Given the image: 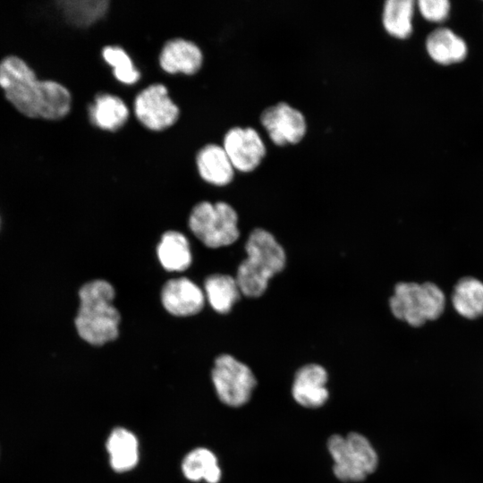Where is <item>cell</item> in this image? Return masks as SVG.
I'll list each match as a JSON object with an SVG mask.
<instances>
[{"instance_id": "1", "label": "cell", "mask_w": 483, "mask_h": 483, "mask_svg": "<svg viewBox=\"0 0 483 483\" xmlns=\"http://www.w3.org/2000/svg\"><path fill=\"white\" fill-rule=\"evenodd\" d=\"M0 87L13 106L30 118L58 120L71 109L67 88L55 80H38L28 64L16 55L0 61Z\"/></svg>"}, {"instance_id": "2", "label": "cell", "mask_w": 483, "mask_h": 483, "mask_svg": "<svg viewBox=\"0 0 483 483\" xmlns=\"http://www.w3.org/2000/svg\"><path fill=\"white\" fill-rule=\"evenodd\" d=\"M114 295L113 285L102 279L88 282L80 287L75 326L85 342L97 346L117 338L121 318L113 304Z\"/></svg>"}, {"instance_id": "3", "label": "cell", "mask_w": 483, "mask_h": 483, "mask_svg": "<svg viewBox=\"0 0 483 483\" xmlns=\"http://www.w3.org/2000/svg\"><path fill=\"white\" fill-rule=\"evenodd\" d=\"M245 251L247 257L239 265L235 279L242 295L257 298L266 292L269 280L284 268L285 251L275 236L262 228L250 233Z\"/></svg>"}, {"instance_id": "4", "label": "cell", "mask_w": 483, "mask_h": 483, "mask_svg": "<svg viewBox=\"0 0 483 483\" xmlns=\"http://www.w3.org/2000/svg\"><path fill=\"white\" fill-rule=\"evenodd\" d=\"M393 315L411 326H421L438 318L445 308V296L436 284L401 282L389 301Z\"/></svg>"}, {"instance_id": "5", "label": "cell", "mask_w": 483, "mask_h": 483, "mask_svg": "<svg viewBox=\"0 0 483 483\" xmlns=\"http://www.w3.org/2000/svg\"><path fill=\"white\" fill-rule=\"evenodd\" d=\"M189 226L208 248H221L235 242L240 235L238 214L225 201H201L191 210Z\"/></svg>"}, {"instance_id": "6", "label": "cell", "mask_w": 483, "mask_h": 483, "mask_svg": "<svg viewBox=\"0 0 483 483\" xmlns=\"http://www.w3.org/2000/svg\"><path fill=\"white\" fill-rule=\"evenodd\" d=\"M327 448L334 461V473L342 481H361L377 468L376 451L360 434L334 435L328 439Z\"/></svg>"}, {"instance_id": "7", "label": "cell", "mask_w": 483, "mask_h": 483, "mask_svg": "<svg viewBox=\"0 0 483 483\" xmlns=\"http://www.w3.org/2000/svg\"><path fill=\"white\" fill-rule=\"evenodd\" d=\"M211 377L218 398L231 407L246 403L257 383L251 369L229 354L215 360Z\"/></svg>"}, {"instance_id": "8", "label": "cell", "mask_w": 483, "mask_h": 483, "mask_svg": "<svg viewBox=\"0 0 483 483\" xmlns=\"http://www.w3.org/2000/svg\"><path fill=\"white\" fill-rule=\"evenodd\" d=\"M259 123L271 142L278 147L300 143L308 131L304 114L284 101L266 107L259 115Z\"/></svg>"}, {"instance_id": "9", "label": "cell", "mask_w": 483, "mask_h": 483, "mask_svg": "<svg viewBox=\"0 0 483 483\" xmlns=\"http://www.w3.org/2000/svg\"><path fill=\"white\" fill-rule=\"evenodd\" d=\"M223 148L235 171L250 173L267 156V146L258 130L251 126L230 128L223 139Z\"/></svg>"}, {"instance_id": "10", "label": "cell", "mask_w": 483, "mask_h": 483, "mask_svg": "<svg viewBox=\"0 0 483 483\" xmlns=\"http://www.w3.org/2000/svg\"><path fill=\"white\" fill-rule=\"evenodd\" d=\"M134 113L148 129L161 131L172 126L178 119L180 110L169 97L166 87L160 83L149 85L134 99Z\"/></svg>"}, {"instance_id": "11", "label": "cell", "mask_w": 483, "mask_h": 483, "mask_svg": "<svg viewBox=\"0 0 483 483\" xmlns=\"http://www.w3.org/2000/svg\"><path fill=\"white\" fill-rule=\"evenodd\" d=\"M161 301L167 312L177 317L199 313L204 307L202 290L187 277L168 280L161 290Z\"/></svg>"}, {"instance_id": "12", "label": "cell", "mask_w": 483, "mask_h": 483, "mask_svg": "<svg viewBox=\"0 0 483 483\" xmlns=\"http://www.w3.org/2000/svg\"><path fill=\"white\" fill-rule=\"evenodd\" d=\"M327 372L318 364H307L295 374L292 393L301 406L318 408L328 398Z\"/></svg>"}, {"instance_id": "13", "label": "cell", "mask_w": 483, "mask_h": 483, "mask_svg": "<svg viewBox=\"0 0 483 483\" xmlns=\"http://www.w3.org/2000/svg\"><path fill=\"white\" fill-rule=\"evenodd\" d=\"M202 63L203 54L199 46L180 38L168 40L159 55L161 68L169 73L191 75L200 69Z\"/></svg>"}, {"instance_id": "14", "label": "cell", "mask_w": 483, "mask_h": 483, "mask_svg": "<svg viewBox=\"0 0 483 483\" xmlns=\"http://www.w3.org/2000/svg\"><path fill=\"white\" fill-rule=\"evenodd\" d=\"M196 163L200 177L210 184L225 186L234 178L235 169L221 145H205L199 150Z\"/></svg>"}, {"instance_id": "15", "label": "cell", "mask_w": 483, "mask_h": 483, "mask_svg": "<svg viewBox=\"0 0 483 483\" xmlns=\"http://www.w3.org/2000/svg\"><path fill=\"white\" fill-rule=\"evenodd\" d=\"M426 50L434 62L443 65L461 63L468 55L464 39L449 28H438L429 33Z\"/></svg>"}, {"instance_id": "16", "label": "cell", "mask_w": 483, "mask_h": 483, "mask_svg": "<svg viewBox=\"0 0 483 483\" xmlns=\"http://www.w3.org/2000/svg\"><path fill=\"white\" fill-rule=\"evenodd\" d=\"M106 451L112 469L125 472L133 469L139 462V442L135 435L124 428H115L110 433Z\"/></svg>"}, {"instance_id": "17", "label": "cell", "mask_w": 483, "mask_h": 483, "mask_svg": "<svg viewBox=\"0 0 483 483\" xmlns=\"http://www.w3.org/2000/svg\"><path fill=\"white\" fill-rule=\"evenodd\" d=\"M129 117V109L124 101L109 93L98 94L89 106V118L97 127L116 131Z\"/></svg>"}, {"instance_id": "18", "label": "cell", "mask_w": 483, "mask_h": 483, "mask_svg": "<svg viewBox=\"0 0 483 483\" xmlns=\"http://www.w3.org/2000/svg\"><path fill=\"white\" fill-rule=\"evenodd\" d=\"M162 267L171 272H182L191 264V252L188 239L177 231H167L157 248Z\"/></svg>"}, {"instance_id": "19", "label": "cell", "mask_w": 483, "mask_h": 483, "mask_svg": "<svg viewBox=\"0 0 483 483\" xmlns=\"http://www.w3.org/2000/svg\"><path fill=\"white\" fill-rule=\"evenodd\" d=\"M455 311L467 319L483 316V282L475 277H463L455 284L452 293Z\"/></svg>"}, {"instance_id": "20", "label": "cell", "mask_w": 483, "mask_h": 483, "mask_svg": "<svg viewBox=\"0 0 483 483\" xmlns=\"http://www.w3.org/2000/svg\"><path fill=\"white\" fill-rule=\"evenodd\" d=\"M415 3L412 0H387L382 9V25L386 33L398 39L409 38L413 30Z\"/></svg>"}, {"instance_id": "21", "label": "cell", "mask_w": 483, "mask_h": 483, "mask_svg": "<svg viewBox=\"0 0 483 483\" xmlns=\"http://www.w3.org/2000/svg\"><path fill=\"white\" fill-rule=\"evenodd\" d=\"M207 299L217 313H228L241 297V291L235 277L229 275L215 274L204 282Z\"/></svg>"}, {"instance_id": "22", "label": "cell", "mask_w": 483, "mask_h": 483, "mask_svg": "<svg viewBox=\"0 0 483 483\" xmlns=\"http://www.w3.org/2000/svg\"><path fill=\"white\" fill-rule=\"evenodd\" d=\"M182 470L185 478L191 481L203 479L208 483H217L221 478L216 455L203 447L191 451L183 458Z\"/></svg>"}, {"instance_id": "23", "label": "cell", "mask_w": 483, "mask_h": 483, "mask_svg": "<svg viewBox=\"0 0 483 483\" xmlns=\"http://www.w3.org/2000/svg\"><path fill=\"white\" fill-rule=\"evenodd\" d=\"M65 20L77 27H88L106 13L107 0H65L57 2Z\"/></svg>"}, {"instance_id": "24", "label": "cell", "mask_w": 483, "mask_h": 483, "mask_svg": "<svg viewBox=\"0 0 483 483\" xmlns=\"http://www.w3.org/2000/svg\"><path fill=\"white\" fill-rule=\"evenodd\" d=\"M104 60L113 67L114 77L124 84H134L140 77V72L134 66L131 56L118 46H106L102 50Z\"/></svg>"}, {"instance_id": "25", "label": "cell", "mask_w": 483, "mask_h": 483, "mask_svg": "<svg viewBox=\"0 0 483 483\" xmlns=\"http://www.w3.org/2000/svg\"><path fill=\"white\" fill-rule=\"evenodd\" d=\"M417 4L421 16L430 22H443L451 10L447 0H419Z\"/></svg>"}]
</instances>
